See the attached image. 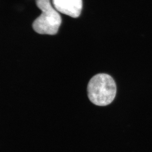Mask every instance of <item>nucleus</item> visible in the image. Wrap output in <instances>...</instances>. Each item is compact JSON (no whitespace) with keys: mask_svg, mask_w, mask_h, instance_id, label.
Here are the masks:
<instances>
[{"mask_svg":"<svg viewBox=\"0 0 152 152\" xmlns=\"http://www.w3.org/2000/svg\"><path fill=\"white\" fill-rule=\"evenodd\" d=\"M116 85L110 75L99 74L93 77L88 86V96L96 105L105 106L111 103L116 94Z\"/></svg>","mask_w":152,"mask_h":152,"instance_id":"obj_1","label":"nucleus"},{"mask_svg":"<svg viewBox=\"0 0 152 152\" xmlns=\"http://www.w3.org/2000/svg\"><path fill=\"white\" fill-rule=\"evenodd\" d=\"M36 1L42 14L33 23V29L36 32L41 34H56L62 22L58 11L53 7L50 0Z\"/></svg>","mask_w":152,"mask_h":152,"instance_id":"obj_2","label":"nucleus"},{"mask_svg":"<svg viewBox=\"0 0 152 152\" xmlns=\"http://www.w3.org/2000/svg\"><path fill=\"white\" fill-rule=\"evenodd\" d=\"M58 12L73 18L79 17L83 8L82 0H53Z\"/></svg>","mask_w":152,"mask_h":152,"instance_id":"obj_3","label":"nucleus"}]
</instances>
